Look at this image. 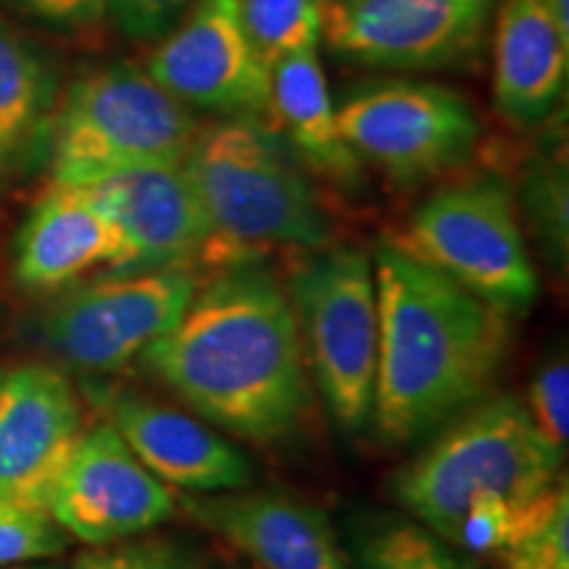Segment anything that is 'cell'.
Returning a JSON list of instances; mask_svg holds the SVG:
<instances>
[{
	"label": "cell",
	"mask_w": 569,
	"mask_h": 569,
	"mask_svg": "<svg viewBox=\"0 0 569 569\" xmlns=\"http://www.w3.org/2000/svg\"><path fill=\"white\" fill-rule=\"evenodd\" d=\"M140 359L206 422L251 443L296 436L311 403L293 303L256 261L227 267L198 288Z\"/></svg>",
	"instance_id": "obj_1"
},
{
	"label": "cell",
	"mask_w": 569,
	"mask_h": 569,
	"mask_svg": "<svg viewBox=\"0 0 569 569\" xmlns=\"http://www.w3.org/2000/svg\"><path fill=\"white\" fill-rule=\"evenodd\" d=\"M377 377L372 419L407 443L486 396L511 346V311L488 303L393 243L372 256Z\"/></svg>",
	"instance_id": "obj_2"
},
{
	"label": "cell",
	"mask_w": 569,
	"mask_h": 569,
	"mask_svg": "<svg viewBox=\"0 0 569 569\" xmlns=\"http://www.w3.org/2000/svg\"><path fill=\"white\" fill-rule=\"evenodd\" d=\"M213 230L206 259L243 264L267 248L317 251L330 243V217L277 130L224 117L201 127L182 161Z\"/></svg>",
	"instance_id": "obj_3"
},
{
	"label": "cell",
	"mask_w": 569,
	"mask_h": 569,
	"mask_svg": "<svg viewBox=\"0 0 569 569\" xmlns=\"http://www.w3.org/2000/svg\"><path fill=\"white\" fill-rule=\"evenodd\" d=\"M561 459L538 436L525 401L496 396L469 409L411 459L393 478V496L411 517L448 540L480 498L536 501L549 493L559 482Z\"/></svg>",
	"instance_id": "obj_4"
},
{
	"label": "cell",
	"mask_w": 569,
	"mask_h": 569,
	"mask_svg": "<svg viewBox=\"0 0 569 569\" xmlns=\"http://www.w3.org/2000/svg\"><path fill=\"white\" fill-rule=\"evenodd\" d=\"M198 130L193 111L146 69H92L59 98L48 148L53 184L88 188L132 169L182 163Z\"/></svg>",
	"instance_id": "obj_5"
},
{
	"label": "cell",
	"mask_w": 569,
	"mask_h": 569,
	"mask_svg": "<svg viewBox=\"0 0 569 569\" xmlns=\"http://www.w3.org/2000/svg\"><path fill=\"white\" fill-rule=\"evenodd\" d=\"M288 296L306 367L330 415L348 432L372 419L377 377V284L372 256L359 248H317L290 274Z\"/></svg>",
	"instance_id": "obj_6"
},
{
	"label": "cell",
	"mask_w": 569,
	"mask_h": 569,
	"mask_svg": "<svg viewBox=\"0 0 569 569\" xmlns=\"http://www.w3.org/2000/svg\"><path fill=\"white\" fill-rule=\"evenodd\" d=\"M390 243L511 315L530 309L538 298V274L515 198L493 177L432 193Z\"/></svg>",
	"instance_id": "obj_7"
},
{
	"label": "cell",
	"mask_w": 569,
	"mask_h": 569,
	"mask_svg": "<svg viewBox=\"0 0 569 569\" xmlns=\"http://www.w3.org/2000/svg\"><path fill=\"white\" fill-rule=\"evenodd\" d=\"M336 111L356 159L403 184L461 167L480 140V119L467 98L430 82H369Z\"/></svg>",
	"instance_id": "obj_8"
},
{
	"label": "cell",
	"mask_w": 569,
	"mask_h": 569,
	"mask_svg": "<svg viewBox=\"0 0 569 569\" xmlns=\"http://www.w3.org/2000/svg\"><path fill=\"white\" fill-rule=\"evenodd\" d=\"M196 290L193 267L111 272L63 296L42 319V336L71 367L117 372L172 330Z\"/></svg>",
	"instance_id": "obj_9"
},
{
	"label": "cell",
	"mask_w": 569,
	"mask_h": 569,
	"mask_svg": "<svg viewBox=\"0 0 569 569\" xmlns=\"http://www.w3.org/2000/svg\"><path fill=\"white\" fill-rule=\"evenodd\" d=\"M498 0H322V42L369 69L438 71L478 59Z\"/></svg>",
	"instance_id": "obj_10"
},
{
	"label": "cell",
	"mask_w": 569,
	"mask_h": 569,
	"mask_svg": "<svg viewBox=\"0 0 569 569\" xmlns=\"http://www.w3.org/2000/svg\"><path fill=\"white\" fill-rule=\"evenodd\" d=\"M146 71L190 111L272 122V69L256 51L238 0H193L161 34Z\"/></svg>",
	"instance_id": "obj_11"
},
{
	"label": "cell",
	"mask_w": 569,
	"mask_h": 569,
	"mask_svg": "<svg viewBox=\"0 0 569 569\" xmlns=\"http://www.w3.org/2000/svg\"><path fill=\"white\" fill-rule=\"evenodd\" d=\"M174 509L172 488L142 467L109 422L82 430L48 498L56 522L88 546L142 536Z\"/></svg>",
	"instance_id": "obj_12"
},
{
	"label": "cell",
	"mask_w": 569,
	"mask_h": 569,
	"mask_svg": "<svg viewBox=\"0 0 569 569\" xmlns=\"http://www.w3.org/2000/svg\"><path fill=\"white\" fill-rule=\"evenodd\" d=\"M88 190L122 238L111 272L190 267L209 256L211 222L182 163L132 169Z\"/></svg>",
	"instance_id": "obj_13"
},
{
	"label": "cell",
	"mask_w": 569,
	"mask_h": 569,
	"mask_svg": "<svg viewBox=\"0 0 569 569\" xmlns=\"http://www.w3.org/2000/svg\"><path fill=\"white\" fill-rule=\"evenodd\" d=\"M82 436V407L59 369L21 367L0 390V498L48 509L56 478Z\"/></svg>",
	"instance_id": "obj_14"
},
{
	"label": "cell",
	"mask_w": 569,
	"mask_h": 569,
	"mask_svg": "<svg viewBox=\"0 0 569 569\" xmlns=\"http://www.w3.org/2000/svg\"><path fill=\"white\" fill-rule=\"evenodd\" d=\"M180 509L261 569H353L322 511L282 490L184 493Z\"/></svg>",
	"instance_id": "obj_15"
},
{
	"label": "cell",
	"mask_w": 569,
	"mask_h": 569,
	"mask_svg": "<svg viewBox=\"0 0 569 569\" xmlns=\"http://www.w3.org/2000/svg\"><path fill=\"white\" fill-rule=\"evenodd\" d=\"M103 411L142 467L169 488L222 493L253 482V467L246 453L201 419L134 390H113L103 398Z\"/></svg>",
	"instance_id": "obj_16"
},
{
	"label": "cell",
	"mask_w": 569,
	"mask_h": 569,
	"mask_svg": "<svg viewBox=\"0 0 569 569\" xmlns=\"http://www.w3.org/2000/svg\"><path fill=\"white\" fill-rule=\"evenodd\" d=\"M493 103L511 124H540L567 90L569 32L543 0H498Z\"/></svg>",
	"instance_id": "obj_17"
},
{
	"label": "cell",
	"mask_w": 569,
	"mask_h": 569,
	"mask_svg": "<svg viewBox=\"0 0 569 569\" xmlns=\"http://www.w3.org/2000/svg\"><path fill=\"white\" fill-rule=\"evenodd\" d=\"M122 238L88 188L53 184L40 198L17 240V280L21 288L56 290L96 267L113 269Z\"/></svg>",
	"instance_id": "obj_18"
},
{
	"label": "cell",
	"mask_w": 569,
	"mask_h": 569,
	"mask_svg": "<svg viewBox=\"0 0 569 569\" xmlns=\"http://www.w3.org/2000/svg\"><path fill=\"white\" fill-rule=\"evenodd\" d=\"M59 98L51 56L0 17V190L48 161Z\"/></svg>",
	"instance_id": "obj_19"
},
{
	"label": "cell",
	"mask_w": 569,
	"mask_h": 569,
	"mask_svg": "<svg viewBox=\"0 0 569 569\" xmlns=\"http://www.w3.org/2000/svg\"><path fill=\"white\" fill-rule=\"evenodd\" d=\"M322 42H306L272 63L269 113L296 153L330 180L353 184L361 180V161L338 130V111L327 88L319 56Z\"/></svg>",
	"instance_id": "obj_20"
},
{
	"label": "cell",
	"mask_w": 569,
	"mask_h": 569,
	"mask_svg": "<svg viewBox=\"0 0 569 569\" xmlns=\"http://www.w3.org/2000/svg\"><path fill=\"white\" fill-rule=\"evenodd\" d=\"M353 569H475L427 525L407 517H372L353 532Z\"/></svg>",
	"instance_id": "obj_21"
},
{
	"label": "cell",
	"mask_w": 569,
	"mask_h": 569,
	"mask_svg": "<svg viewBox=\"0 0 569 569\" xmlns=\"http://www.w3.org/2000/svg\"><path fill=\"white\" fill-rule=\"evenodd\" d=\"M256 51L272 69L282 53L322 42V0H238Z\"/></svg>",
	"instance_id": "obj_22"
},
{
	"label": "cell",
	"mask_w": 569,
	"mask_h": 569,
	"mask_svg": "<svg viewBox=\"0 0 569 569\" xmlns=\"http://www.w3.org/2000/svg\"><path fill=\"white\" fill-rule=\"evenodd\" d=\"M69 546V532L51 511L0 498V569L51 559Z\"/></svg>",
	"instance_id": "obj_23"
},
{
	"label": "cell",
	"mask_w": 569,
	"mask_h": 569,
	"mask_svg": "<svg viewBox=\"0 0 569 569\" xmlns=\"http://www.w3.org/2000/svg\"><path fill=\"white\" fill-rule=\"evenodd\" d=\"M201 553L184 540L148 536L92 546L74 559L71 569H201Z\"/></svg>",
	"instance_id": "obj_24"
},
{
	"label": "cell",
	"mask_w": 569,
	"mask_h": 569,
	"mask_svg": "<svg viewBox=\"0 0 569 569\" xmlns=\"http://www.w3.org/2000/svg\"><path fill=\"white\" fill-rule=\"evenodd\" d=\"M525 409L538 436L565 457L569 436V367L565 356L553 359L532 377Z\"/></svg>",
	"instance_id": "obj_25"
},
{
	"label": "cell",
	"mask_w": 569,
	"mask_h": 569,
	"mask_svg": "<svg viewBox=\"0 0 569 569\" xmlns=\"http://www.w3.org/2000/svg\"><path fill=\"white\" fill-rule=\"evenodd\" d=\"M501 557L507 569H569V496Z\"/></svg>",
	"instance_id": "obj_26"
},
{
	"label": "cell",
	"mask_w": 569,
	"mask_h": 569,
	"mask_svg": "<svg viewBox=\"0 0 569 569\" xmlns=\"http://www.w3.org/2000/svg\"><path fill=\"white\" fill-rule=\"evenodd\" d=\"M193 0H106V17L132 40H159Z\"/></svg>",
	"instance_id": "obj_27"
},
{
	"label": "cell",
	"mask_w": 569,
	"mask_h": 569,
	"mask_svg": "<svg viewBox=\"0 0 569 569\" xmlns=\"http://www.w3.org/2000/svg\"><path fill=\"white\" fill-rule=\"evenodd\" d=\"M9 3L24 17L63 32L84 30L106 17V0H9Z\"/></svg>",
	"instance_id": "obj_28"
},
{
	"label": "cell",
	"mask_w": 569,
	"mask_h": 569,
	"mask_svg": "<svg viewBox=\"0 0 569 569\" xmlns=\"http://www.w3.org/2000/svg\"><path fill=\"white\" fill-rule=\"evenodd\" d=\"M532 213L543 219V227H549L553 240H565L567 234V182L565 172L557 167H540L532 174V182L528 188Z\"/></svg>",
	"instance_id": "obj_29"
},
{
	"label": "cell",
	"mask_w": 569,
	"mask_h": 569,
	"mask_svg": "<svg viewBox=\"0 0 569 569\" xmlns=\"http://www.w3.org/2000/svg\"><path fill=\"white\" fill-rule=\"evenodd\" d=\"M543 3L549 6L559 24L569 32V0H543Z\"/></svg>",
	"instance_id": "obj_30"
},
{
	"label": "cell",
	"mask_w": 569,
	"mask_h": 569,
	"mask_svg": "<svg viewBox=\"0 0 569 569\" xmlns=\"http://www.w3.org/2000/svg\"><path fill=\"white\" fill-rule=\"evenodd\" d=\"M6 569H53V567H34V565H17V567H6Z\"/></svg>",
	"instance_id": "obj_31"
},
{
	"label": "cell",
	"mask_w": 569,
	"mask_h": 569,
	"mask_svg": "<svg viewBox=\"0 0 569 569\" xmlns=\"http://www.w3.org/2000/svg\"><path fill=\"white\" fill-rule=\"evenodd\" d=\"M6 375H9V372H6V369H0V390H3V382H6Z\"/></svg>",
	"instance_id": "obj_32"
}]
</instances>
